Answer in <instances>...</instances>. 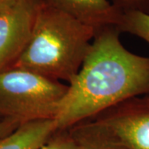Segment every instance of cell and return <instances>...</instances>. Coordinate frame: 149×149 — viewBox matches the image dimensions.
<instances>
[{"mask_svg":"<svg viewBox=\"0 0 149 149\" xmlns=\"http://www.w3.org/2000/svg\"><path fill=\"white\" fill-rule=\"evenodd\" d=\"M120 33L117 27L95 32L55 118L58 129H68L126 100L149 95V57L124 47Z\"/></svg>","mask_w":149,"mask_h":149,"instance_id":"cell-1","label":"cell"},{"mask_svg":"<svg viewBox=\"0 0 149 149\" xmlns=\"http://www.w3.org/2000/svg\"><path fill=\"white\" fill-rule=\"evenodd\" d=\"M95 32L42 0L30 39L12 68L70 84L81 68Z\"/></svg>","mask_w":149,"mask_h":149,"instance_id":"cell-2","label":"cell"},{"mask_svg":"<svg viewBox=\"0 0 149 149\" xmlns=\"http://www.w3.org/2000/svg\"><path fill=\"white\" fill-rule=\"evenodd\" d=\"M69 85L26 70L0 71V120L55 119Z\"/></svg>","mask_w":149,"mask_h":149,"instance_id":"cell-3","label":"cell"},{"mask_svg":"<svg viewBox=\"0 0 149 149\" xmlns=\"http://www.w3.org/2000/svg\"><path fill=\"white\" fill-rule=\"evenodd\" d=\"M74 126L118 149H149V95L126 100Z\"/></svg>","mask_w":149,"mask_h":149,"instance_id":"cell-4","label":"cell"},{"mask_svg":"<svg viewBox=\"0 0 149 149\" xmlns=\"http://www.w3.org/2000/svg\"><path fill=\"white\" fill-rule=\"evenodd\" d=\"M42 0H20L0 14V71L10 69L32 35Z\"/></svg>","mask_w":149,"mask_h":149,"instance_id":"cell-5","label":"cell"},{"mask_svg":"<svg viewBox=\"0 0 149 149\" xmlns=\"http://www.w3.org/2000/svg\"><path fill=\"white\" fill-rule=\"evenodd\" d=\"M44 1L95 31L103 27H117L122 15L109 0Z\"/></svg>","mask_w":149,"mask_h":149,"instance_id":"cell-6","label":"cell"},{"mask_svg":"<svg viewBox=\"0 0 149 149\" xmlns=\"http://www.w3.org/2000/svg\"><path fill=\"white\" fill-rule=\"evenodd\" d=\"M57 130L55 119L23 123L12 133L0 138V149H37Z\"/></svg>","mask_w":149,"mask_h":149,"instance_id":"cell-7","label":"cell"},{"mask_svg":"<svg viewBox=\"0 0 149 149\" xmlns=\"http://www.w3.org/2000/svg\"><path fill=\"white\" fill-rule=\"evenodd\" d=\"M117 27L120 32L134 35L149 44V14L139 12L122 13Z\"/></svg>","mask_w":149,"mask_h":149,"instance_id":"cell-8","label":"cell"},{"mask_svg":"<svg viewBox=\"0 0 149 149\" xmlns=\"http://www.w3.org/2000/svg\"><path fill=\"white\" fill-rule=\"evenodd\" d=\"M68 129L78 142L80 149H118L77 126H73Z\"/></svg>","mask_w":149,"mask_h":149,"instance_id":"cell-9","label":"cell"},{"mask_svg":"<svg viewBox=\"0 0 149 149\" xmlns=\"http://www.w3.org/2000/svg\"><path fill=\"white\" fill-rule=\"evenodd\" d=\"M37 149H80V146L69 129H58Z\"/></svg>","mask_w":149,"mask_h":149,"instance_id":"cell-10","label":"cell"},{"mask_svg":"<svg viewBox=\"0 0 149 149\" xmlns=\"http://www.w3.org/2000/svg\"><path fill=\"white\" fill-rule=\"evenodd\" d=\"M111 3L122 13L139 12L149 14V0H112Z\"/></svg>","mask_w":149,"mask_h":149,"instance_id":"cell-11","label":"cell"},{"mask_svg":"<svg viewBox=\"0 0 149 149\" xmlns=\"http://www.w3.org/2000/svg\"><path fill=\"white\" fill-rule=\"evenodd\" d=\"M21 123L12 119H3L0 121V138L14 131Z\"/></svg>","mask_w":149,"mask_h":149,"instance_id":"cell-12","label":"cell"},{"mask_svg":"<svg viewBox=\"0 0 149 149\" xmlns=\"http://www.w3.org/2000/svg\"><path fill=\"white\" fill-rule=\"evenodd\" d=\"M20 0H0V14L9 10L16 5Z\"/></svg>","mask_w":149,"mask_h":149,"instance_id":"cell-13","label":"cell"},{"mask_svg":"<svg viewBox=\"0 0 149 149\" xmlns=\"http://www.w3.org/2000/svg\"><path fill=\"white\" fill-rule=\"evenodd\" d=\"M0 121H1V120H0Z\"/></svg>","mask_w":149,"mask_h":149,"instance_id":"cell-14","label":"cell"}]
</instances>
